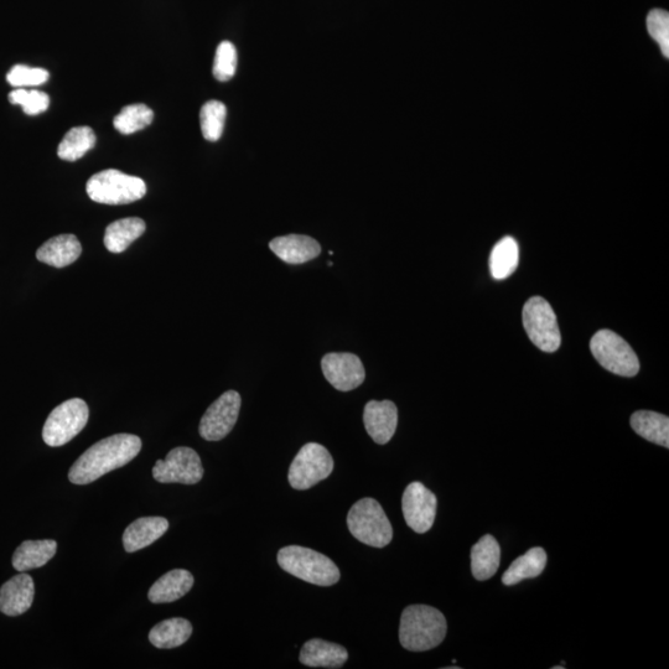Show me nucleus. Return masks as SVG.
<instances>
[{"label": "nucleus", "instance_id": "2f4dec72", "mask_svg": "<svg viewBox=\"0 0 669 669\" xmlns=\"http://www.w3.org/2000/svg\"><path fill=\"white\" fill-rule=\"evenodd\" d=\"M237 51L230 41H222L216 50L214 76L220 82H227L236 74Z\"/></svg>", "mask_w": 669, "mask_h": 669}, {"label": "nucleus", "instance_id": "4be33fe9", "mask_svg": "<svg viewBox=\"0 0 669 669\" xmlns=\"http://www.w3.org/2000/svg\"><path fill=\"white\" fill-rule=\"evenodd\" d=\"M57 543L51 539L45 541H25L20 544L13 556V567L20 573L41 568L55 557Z\"/></svg>", "mask_w": 669, "mask_h": 669}, {"label": "nucleus", "instance_id": "f03ea898", "mask_svg": "<svg viewBox=\"0 0 669 669\" xmlns=\"http://www.w3.org/2000/svg\"><path fill=\"white\" fill-rule=\"evenodd\" d=\"M446 631L448 625L438 609L428 605H411L403 611L399 641L408 651H429L444 641Z\"/></svg>", "mask_w": 669, "mask_h": 669}, {"label": "nucleus", "instance_id": "72a5a7b5", "mask_svg": "<svg viewBox=\"0 0 669 669\" xmlns=\"http://www.w3.org/2000/svg\"><path fill=\"white\" fill-rule=\"evenodd\" d=\"M648 33L660 45L663 56L669 57V14L666 10H652L647 17Z\"/></svg>", "mask_w": 669, "mask_h": 669}, {"label": "nucleus", "instance_id": "7c9ffc66", "mask_svg": "<svg viewBox=\"0 0 669 669\" xmlns=\"http://www.w3.org/2000/svg\"><path fill=\"white\" fill-rule=\"evenodd\" d=\"M9 101L13 105L23 108V111L29 116H36L48 110L50 106V97L45 92L38 90H27V88H17L9 93Z\"/></svg>", "mask_w": 669, "mask_h": 669}, {"label": "nucleus", "instance_id": "f3484780", "mask_svg": "<svg viewBox=\"0 0 669 669\" xmlns=\"http://www.w3.org/2000/svg\"><path fill=\"white\" fill-rule=\"evenodd\" d=\"M169 522L163 517H143L134 521L123 533L124 549L128 553L140 551L153 544L168 531Z\"/></svg>", "mask_w": 669, "mask_h": 669}, {"label": "nucleus", "instance_id": "473e14b6", "mask_svg": "<svg viewBox=\"0 0 669 669\" xmlns=\"http://www.w3.org/2000/svg\"><path fill=\"white\" fill-rule=\"evenodd\" d=\"M49 71L45 69H33L25 65H15L8 72L7 81L15 88L36 87L45 84L49 80Z\"/></svg>", "mask_w": 669, "mask_h": 669}, {"label": "nucleus", "instance_id": "bb28decb", "mask_svg": "<svg viewBox=\"0 0 669 669\" xmlns=\"http://www.w3.org/2000/svg\"><path fill=\"white\" fill-rule=\"evenodd\" d=\"M96 134L90 127H75L70 129L61 140L57 155L66 162H76L85 157L91 149L95 148Z\"/></svg>", "mask_w": 669, "mask_h": 669}, {"label": "nucleus", "instance_id": "cd10ccee", "mask_svg": "<svg viewBox=\"0 0 669 669\" xmlns=\"http://www.w3.org/2000/svg\"><path fill=\"white\" fill-rule=\"evenodd\" d=\"M518 266V245L512 237H505L496 243L490 257V271L497 280L506 279Z\"/></svg>", "mask_w": 669, "mask_h": 669}, {"label": "nucleus", "instance_id": "5701e85b", "mask_svg": "<svg viewBox=\"0 0 669 669\" xmlns=\"http://www.w3.org/2000/svg\"><path fill=\"white\" fill-rule=\"evenodd\" d=\"M147 230L145 222L138 217L114 221L106 228L105 246L111 253H122Z\"/></svg>", "mask_w": 669, "mask_h": 669}, {"label": "nucleus", "instance_id": "423d86ee", "mask_svg": "<svg viewBox=\"0 0 669 669\" xmlns=\"http://www.w3.org/2000/svg\"><path fill=\"white\" fill-rule=\"evenodd\" d=\"M590 350L601 366L617 376L635 377L640 371L639 357L614 331H598L590 341Z\"/></svg>", "mask_w": 669, "mask_h": 669}, {"label": "nucleus", "instance_id": "f8f14e48", "mask_svg": "<svg viewBox=\"0 0 669 669\" xmlns=\"http://www.w3.org/2000/svg\"><path fill=\"white\" fill-rule=\"evenodd\" d=\"M437 505V496L422 482L409 484L402 499L404 520L408 527L419 534L427 533L434 525Z\"/></svg>", "mask_w": 669, "mask_h": 669}, {"label": "nucleus", "instance_id": "393cba45", "mask_svg": "<svg viewBox=\"0 0 669 669\" xmlns=\"http://www.w3.org/2000/svg\"><path fill=\"white\" fill-rule=\"evenodd\" d=\"M191 634H193L191 622L181 617H174V619L155 625L150 631L149 641L157 648L169 650V648L184 645L190 639Z\"/></svg>", "mask_w": 669, "mask_h": 669}, {"label": "nucleus", "instance_id": "0eeeda50", "mask_svg": "<svg viewBox=\"0 0 669 669\" xmlns=\"http://www.w3.org/2000/svg\"><path fill=\"white\" fill-rule=\"evenodd\" d=\"M334 466L333 456L325 446L318 443L305 444L290 465L289 484L295 490H308L328 479Z\"/></svg>", "mask_w": 669, "mask_h": 669}, {"label": "nucleus", "instance_id": "c85d7f7f", "mask_svg": "<svg viewBox=\"0 0 669 669\" xmlns=\"http://www.w3.org/2000/svg\"><path fill=\"white\" fill-rule=\"evenodd\" d=\"M154 112L148 106L138 103L124 107L118 116L113 119V126L121 134L137 133L147 128L153 122Z\"/></svg>", "mask_w": 669, "mask_h": 669}, {"label": "nucleus", "instance_id": "a211bd4d", "mask_svg": "<svg viewBox=\"0 0 669 669\" xmlns=\"http://www.w3.org/2000/svg\"><path fill=\"white\" fill-rule=\"evenodd\" d=\"M349 653L337 643L320 639L310 640L302 648L299 661L308 667L341 668L344 667Z\"/></svg>", "mask_w": 669, "mask_h": 669}, {"label": "nucleus", "instance_id": "39448f33", "mask_svg": "<svg viewBox=\"0 0 669 669\" xmlns=\"http://www.w3.org/2000/svg\"><path fill=\"white\" fill-rule=\"evenodd\" d=\"M87 195L92 201L105 205H127L143 199L147 185L137 176L110 169L97 173L87 181Z\"/></svg>", "mask_w": 669, "mask_h": 669}, {"label": "nucleus", "instance_id": "f257e3e1", "mask_svg": "<svg viewBox=\"0 0 669 669\" xmlns=\"http://www.w3.org/2000/svg\"><path fill=\"white\" fill-rule=\"evenodd\" d=\"M142 450V440L133 434H116L87 449L71 466L69 479L75 485H88L131 463Z\"/></svg>", "mask_w": 669, "mask_h": 669}, {"label": "nucleus", "instance_id": "9d476101", "mask_svg": "<svg viewBox=\"0 0 669 669\" xmlns=\"http://www.w3.org/2000/svg\"><path fill=\"white\" fill-rule=\"evenodd\" d=\"M153 476L162 484L195 485L204 477V466L194 449L179 446L155 463Z\"/></svg>", "mask_w": 669, "mask_h": 669}, {"label": "nucleus", "instance_id": "6ab92c4d", "mask_svg": "<svg viewBox=\"0 0 669 669\" xmlns=\"http://www.w3.org/2000/svg\"><path fill=\"white\" fill-rule=\"evenodd\" d=\"M193 574L185 569H175L164 574L149 590L148 598L153 604H169L183 598L194 586Z\"/></svg>", "mask_w": 669, "mask_h": 669}, {"label": "nucleus", "instance_id": "2eb2a0df", "mask_svg": "<svg viewBox=\"0 0 669 669\" xmlns=\"http://www.w3.org/2000/svg\"><path fill=\"white\" fill-rule=\"evenodd\" d=\"M35 585L30 575L19 574L0 588V611L4 615L19 616L33 605Z\"/></svg>", "mask_w": 669, "mask_h": 669}, {"label": "nucleus", "instance_id": "a878e982", "mask_svg": "<svg viewBox=\"0 0 669 669\" xmlns=\"http://www.w3.org/2000/svg\"><path fill=\"white\" fill-rule=\"evenodd\" d=\"M631 428L643 439L669 448V418L663 414L639 411L632 414Z\"/></svg>", "mask_w": 669, "mask_h": 669}, {"label": "nucleus", "instance_id": "7ed1b4c3", "mask_svg": "<svg viewBox=\"0 0 669 669\" xmlns=\"http://www.w3.org/2000/svg\"><path fill=\"white\" fill-rule=\"evenodd\" d=\"M279 567L304 582L331 586L340 580V570L329 557L313 549L289 546L278 552Z\"/></svg>", "mask_w": 669, "mask_h": 669}, {"label": "nucleus", "instance_id": "b1692460", "mask_svg": "<svg viewBox=\"0 0 669 669\" xmlns=\"http://www.w3.org/2000/svg\"><path fill=\"white\" fill-rule=\"evenodd\" d=\"M547 565V553L541 547L530 549L517 558L503 574L502 582L507 586L516 585L526 579L539 577Z\"/></svg>", "mask_w": 669, "mask_h": 669}, {"label": "nucleus", "instance_id": "412c9836", "mask_svg": "<svg viewBox=\"0 0 669 669\" xmlns=\"http://www.w3.org/2000/svg\"><path fill=\"white\" fill-rule=\"evenodd\" d=\"M501 549L496 539L491 534H486L471 549V570L476 580H484L494 577L500 567Z\"/></svg>", "mask_w": 669, "mask_h": 669}, {"label": "nucleus", "instance_id": "20e7f679", "mask_svg": "<svg viewBox=\"0 0 669 669\" xmlns=\"http://www.w3.org/2000/svg\"><path fill=\"white\" fill-rule=\"evenodd\" d=\"M347 526L357 541L366 546L385 548L392 542L393 528L382 506L375 499H362L351 507Z\"/></svg>", "mask_w": 669, "mask_h": 669}, {"label": "nucleus", "instance_id": "9b49d317", "mask_svg": "<svg viewBox=\"0 0 669 669\" xmlns=\"http://www.w3.org/2000/svg\"><path fill=\"white\" fill-rule=\"evenodd\" d=\"M240 393L227 391L211 404L201 418L199 433L207 442H219L232 432L240 416Z\"/></svg>", "mask_w": 669, "mask_h": 669}, {"label": "nucleus", "instance_id": "c756f323", "mask_svg": "<svg viewBox=\"0 0 669 669\" xmlns=\"http://www.w3.org/2000/svg\"><path fill=\"white\" fill-rule=\"evenodd\" d=\"M227 116V108L220 101H209L201 108L200 122L202 136L209 142H217L222 136Z\"/></svg>", "mask_w": 669, "mask_h": 669}, {"label": "nucleus", "instance_id": "ddd939ff", "mask_svg": "<svg viewBox=\"0 0 669 669\" xmlns=\"http://www.w3.org/2000/svg\"><path fill=\"white\" fill-rule=\"evenodd\" d=\"M321 368L330 385L341 392L356 390L366 378L360 357L349 352H331L325 355L321 360Z\"/></svg>", "mask_w": 669, "mask_h": 669}, {"label": "nucleus", "instance_id": "1a4fd4ad", "mask_svg": "<svg viewBox=\"0 0 669 669\" xmlns=\"http://www.w3.org/2000/svg\"><path fill=\"white\" fill-rule=\"evenodd\" d=\"M523 326L528 337L539 350L556 352L562 344L557 316L551 304L541 297H533L523 307Z\"/></svg>", "mask_w": 669, "mask_h": 669}, {"label": "nucleus", "instance_id": "6e6552de", "mask_svg": "<svg viewBox=\"0 0 669 669\" xmlns=\"http://www.w3.org/2000/svg\"><path fill=\"white\" fill-rule=\"evenodd\" d=\"M88 406L80 398L69 399L50 413L44 424L43 439L45 444L57 448L65 445L79 435L88 422Z\"/></svg>", "mask_w": 669, "mask_h": 669}, {"label": "nucleus", "instance_id": "4468645a", "mask_svg": "<svg viewBox=\"0 0 669 669\" xmlns=\"http://www.w3.org/2000/svg\"><path fill=\"white\" fill-rule=\"evenodd\" d=\"M363 423L373 442L385 445L397 430L398 409L391 401H370L363 411Z\"/></svg>", "mask_w": 669, "mask_h": 669}, {"label": "nucleus", "instance_id": "aec40b11", "mask_svg": "<svg viewBox=\"0 0 669 669\" xmlns=\"http://www.w3.org/2000/svg\"><path fill=\"white\" fill-rule=\"evenodd\" d=\"M82 246L75 235H60L45 242L36 252L38 261L55 268H65L80 258Z\"/></svg>", "mask_w": 669, "mask_h": 669}, {"label": "nucleus", "instance_id": "dca6fc26", "mask_svg": "<svg viewBox=\"0 0 669 669\" xmlns=\"http://www.w3.org/2000/svg\"><path fill=\"white\" fill-rule=\"evenodd\" d=\"M269 248L279 259L293 266H299L318 258L321 246L314 238L303 235H288L274 238Z\"/></svg>", "mask_w": 669, "mask_h": 669}]
</instances>
